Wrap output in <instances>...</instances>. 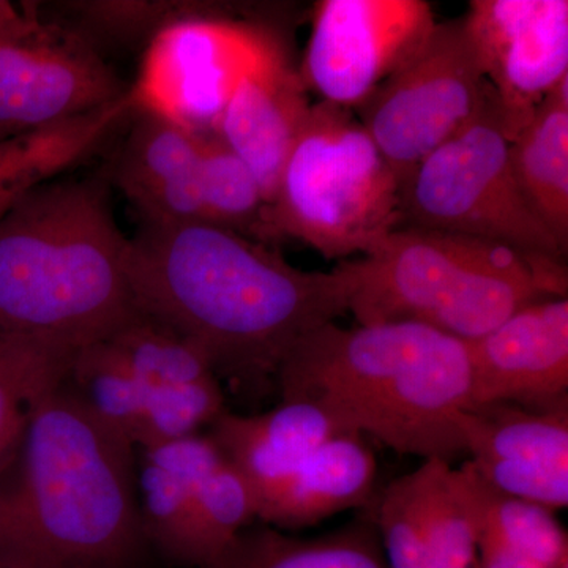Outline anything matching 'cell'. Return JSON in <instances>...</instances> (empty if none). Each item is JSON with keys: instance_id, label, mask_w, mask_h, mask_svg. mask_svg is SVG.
Masks as SVG:
<instances>
[{"instance_id": "6da1fadb", "label": "cell", "mask_w": 568, "mask_h": 568, "mask_svg": "<svg viewBox=\"0 0 568 568\" xmlns=\"http://www.w3.org/2000/svg\"><path fill=\"white\" fill-rule=\"evenodd\" d=\"M133 304L189 339L216 377L276 376L295 343L349 312L354 260L306 272L253 239L203 222H142L130 237Z\"/></svg>"}, {"instance_id": "7a4b0ae2", "label": "cell", "mask_w": 568, "mask_h": 568, "mask_svg": "<svg viewBox=\"0 0 568 568\" xmlns=\"http://www.w3.org/2000/svg\"><path fill=\"white\" fill-rule=\"evenodd\" d=\"M144 544L136 447L65 381L0 470V568H129Z\"/></svg>"}, {"instance_id": "3957f363", "label": "cell", "mask_w": 568, "mask_h": 568, "mask_svg": "<svg viewBox=\"0 0 568 568\" xmlns=\"http://www.w3.org/2000/svg\"><path fill=\"white\" fill-rule=\"evenodd\" d=\"M275 379L282 399H313L398 454H466L458 417L474 403L469 346L436 328L328 323L295 343Z\"/></svg>"}, {"instance_id": "277c9868", "label": "cell", "mask_w": 568, "mask_h": 568, "mask_svg": "<svg viewBox=\"0 0 568 568\" xmlns=\"http://www.w3.org/2000/svg\"><path fill=\"white\" fill-rule=\"evenodd\" d=\"M110 183L52 179L0 215V338L80 353L136 312Z\"/></svg>"}, {"instance_id": "5b68a950", "label": "cell", "mask_w": 568, "mask_h": 568, "mask_svg": "<svg viewBox=\"0 0 568 568\" xmlns=\"http://www.w3.org/2000/svg\"><path fill=\"white\" fill-rule=\"evenodd\" d=\"M354 265L358 324L416 323L466 343L523 306L567 297L564 261L444 231L396 227Z\"/></svg>"}, {"instance_id": "8992f818", "label": "cell", "mask_w": 568, "mask_h": 568, "mask_svg": "<svg viewBox=\"0 0 568 568\" xmlns=\"http://www.w3.org/2000/svg\"><path fill=\"white\" fill-rule=\"evenodd\" d=\"M399 226V183L354 111L312 104L265 211V242L293 239L342 263Z\"/></svg>"}, {"instance_id": "52a82bcc", "label": "cell", "mask_w": 568, "mask_h": 568, "mask_svg": "<svg viewBox=\"0 0 568 568\" xmlns=\"http://www.w3.org/2000/svg\"><path fill=\"white\" fill-rule=\"evenodd\" d=\"M402 226L484 239L566 261L519 189L495 99L429 153L399 189Z\"/></svg>"}, {"instance_id": "ba28073f", "label": "cell", "mask_w": 568, "mask_h": 568, "mask_svg": "<svg viewBox=\"0 0 568 568\" xmlns=\"http://www.w3.org/2000/svg\"><path fill=\"white\" fill-rule=\"evenodd\" d=\"M463 18L436 22L425 43L358 110L402 189L429 153L491 100Z\"/></svg>"}, {"instance_id": "9c48e42d", "label": "cell", "mask_w": 568, "mask_h": 568, "mask_svg": "<svg viewBox=\"0 0 568 568\" xmlns=\"http://www.w3.org/2000/svg\"><path fill=\"white\" fill-rule=\"evenodd\" d=\"M282 47L274 33L250 22L171 20L153 36L129 89L133 110L196 134L215 133L239 82Z\"/></svg>"}, {"instance_id": "30bf717a", "label": "cell", "mask_w": 568, "mask_h": 568, "mask_svg": "<svg viewBox=\"0 0 568 568\" xmlns=\"http://www.w3.org/2000/svg\"><path fill=\"white\" fill-rule=\"evenodd\" d=\"M424 0H321L298 71L321 102L361 110L436 26Z\"/></svg>"}, {"instance_id": "8fae6325", "label": "cell", "mask_w": 568, "mask_h": 568, "mask_svg": "<svg viewBox=\"0 0 568 568\" xmlns=\"http://www.w3.org/2000/svg\"><path fill=\"white\" fill-rule=\"evenodd\" d=\"M463 24L511 141L568 78V2L474 0Z\"/></svg>"}, {"instance_id": "7c38bea8", "label": "cell", "mask_w": 568, "mask_h": 568, "mask_svg": "<svg viewBox=\"0 0 568 568\" xmlns=\"http://www.w3.org/2000/svg\"><path fill=\"white\" fill-rule=\"evenodd\" d=\"M129 93L84 41L52 29L0 47V141L102 110Z\"/></svg>"}, {"instance_id": "4fadbf2b", "label": "cell", "mask_w": 568, "mask_h": 568, "mask_svg": "<svg viewBox=\"0 0 568 568\" xmlns=\"http://www.w3.org/2000/svg\"><path fill=\"white\" fill-rule=\"evenodd\" d=\"M458 428L470 466L489 487L549 510L568 506V399L474 406Z\"/></svg>"}, {"instance_id": "5bb4252c", "label": "cell", "mask_w": 568, "mask_h": 568, "mask_svg": "<svg viewBox=\"0 0 568 568\" xmlns=\"http://www.w3.org/2000/svg\"><path fill=\"white\" fill-rule=\"evenodd\" d=\"M467 346L473 366V407L489 403L548 407L567 399V297L523 306Z\"/></svg>"}, {"instance_id": "9a60e30c", "label": "cell", "mask_w": 568, "mask_h": 568, "mask_svg": "<svg viewBox=\"0 0 568 568\" xmlns=\"http://www.w3.org/2000/svg\"><path fill=\"white\" fill-rule=\"evenodd\" d=\"M310 108L301 74L283 47L239 82L224 108L215 133L253 171L267 207Z\"/></svg>"}, {"instance_id": "2e32d148", "label": "cell", "mask_w": 568, "mask_h": 568, "mask_svg": "<svg viewBox=\"0 0 568 568\" xmlns=\"http://www.w3.org/2000/svg\"><path fill=\"white\" fill-rule=\"evenodd\" d=\"M203 136L140 112L119 153L114 182L140 211L142 222H203L197 182Z\"/></svg>"}, {"instance_id": "e0dca14e", "label": "cell", "mask_w": 568, "mask_h": 568, "mask_svg": "<svg viewBox=\"0 0 568 568\" xmlns=\"http://www.w3.org/2000/svg\"><path fill=\"white\" fill-rule=\"evenodd\" d=\"M377 463L364 436L343 435L254 496L256 519L278 530L312 528L375 500Z\"/></svg>"}, {"instance_id": "ac0fdd59", "label": "cell", "mask_w": 568, "mask_h": 568, "mask_svg": "<svg viewBox=\"0 0 568 568\" xmlns=\"http://www.w3.org/2000/svg\"><path fill=\"white\" fill-rule=\"evenodd\" d=\"M355 435L327 407L306 398L282 399L267 413L224 409L211 425V439L245 478L253 496L293 473L328 440Z\"/></svg>"}, {"instance_id": "d6986e66", "label": "cell", "mask_w": 568, "mask_h": 568, "mask_svg": "<svg viewBox=\"0 0 568 568\" xmlns=\"http://www.w3.org/2000/svg\"><path fill=\"white\" fill-rule=\"evenodd\" d=\"M222 458L211 436L200 433L162 446L140 448L138 499L145 541L181 566L196 568L197 489L205 474Z\"/></svg>"}, {"instance_id": "ffe728a7", "label": "cell", "mask_w": 568, "mask_h": 568, "mask_svg": "<svg viewBox=\"0 0 568 568\" xmlns=\"http://www.w3.org/2000/svg\"><path fill=\"white\" fill-rule=\"evenodd\" d=\"M203 568H388L372 508L324 536H290L271 526H248Z\"/></svg>"}, {"instance_id": "44dd1931", "label": "cell", "mask_w": 568, "mask_h": 568, "mask_svg": "<svg viewBox=\"0 0 568 568\" xmlns=\"http://www.w3.org/2000/svg\"><path fill=\"white\" fill-rule=\"evenodd\" d=\"M519 189L560 248L568 246V78L510 141Z\"/></svg>"}, {"instance_id": "7402d4cb", "label": "cell", "mask_w": 568, "mask_h": 568, "mask_svg": "<svg viewBox=\"0 0 568 568\" xmlns=\"http://www.w3.org/2000/svg\"><path fill=\"white\" fill-rule=\"evenodd\" d=\"M132 106L126 93L102 110L0 142V215L92 153Z\"/></svg>"}, {"instance_id": "603a6c76", "label": "cell", "mask_w": 568, "mask_h": 568, "mask_svg": "<svg viewBox=\"0 0 568 568\" xmlns=\"http://www.w3.org/2000/svg\"><path fill=\"white\" fill-rule=\"evenodd\" d=\"M465 474L478 521V548L534 560L545 568L568 564L567 530L552 510L489 487L467 462Z\"/></svg>"}, {"instance_id": "cb8c5ba5", "label": "cell", "mask_w": 568, "mask_h": 568, "mask_svg": "<svg viewBox=\"0 0 568 568\" xmlns=\"http://www.w3.org/2000/svg\"><path fill=\"white\" fill-rule=\"evenodd\" d=\"M77 354L26 336L0 338V470L17 454L32 406L65 383Z\"/></svg>"}, {"instance_id": "d4e9b609", "label": "cell", "mask_w": 568, "mask_h": 568, "mask_svg": "<svg viewBox=\"0 0 568 568\" xmlns=\"http://www.w3.org/2000/svg\"><path fill=\"white\" fill-rule=\"evenodd\" d=\"M203 222L265 242V204L260 182L216 133L204 134L197 164Z\"/></svg>"}, {"instance_id": "484cf974", "label": "cell", "mask_w": 568, "mask_h": 568, "mask_svg": "<svg viewBox=\"0 0 568 568\" xmlns=\"http://www.w3.org/2000/svg\"><path fill=\"white\" fill-rule=\"evenodd\" d=\"M443 459H425L375 497L373 518L388 568H424L426 537Z\"/></svg>"}, {"instance_id": "4316f807", "label": "cell", "mask_w": 568, "mask_h": 568, "mask_svg": "<svg viewBox=\"0 0 568 568\" xmlns=\"http://www.w3.org/2000/svg\"><path fill=\"white\" fill-rule=\"evenodd\" d=\"M104 343L129 366L144 390L216 377L196 346L140 310Z\"/></svg>"}, {"instance_id": "83f0119b", "label": "cell", "mask_w": 568, "mask_h": 568, "mask_svg": "<svg viewBox=\"0 0 568 568\" xmlns=\"http://www.w3.org/2000/svg\"><path fill=\"white\" fill-rule=\"evenodd\" d=\"M67 384L93 416L134 446L144 388L108 343L81 349Z\"/></svg>"}, {"instance_id": "f1b7e54d", "label": "cell", "mask_w": 568, "mask_h": 568, "mask_svg": "<svg viewBox=\"0 0 568 568\" xmlns=\"http://www.w3.org/2000/svg\"><path fill=\"white\" fill-rule=\"evenodd\" d=\"M424 568H478V521L465 474L450 465L437 481Z\"/></svg>"}, {"instance_id": "f546056e", "label": "cell", "mask_w": 568, "mask_h": 568, "mask_svg": "<svg viewBox=\"0 0 568 568\" xmlns=\"http://www.w3.org/2000/svg\"><path fill=\"white\" fill-rule=\"evenodd\" d=\"M52 31L29 11L20 10L7 0H0V47L28 43Z\"/></svg>"}, {"instance_id": "4dcf8cb0", "label": "cell", "mask_w": 568, "mask_h": 568, "mask_svg": "<svg viewBox=\"0 0 568 568\" xmlns=\"http://www.w3.org/2000/svg\"><path fill=\"white\" fill-rule=\"evenodd\" d=\"M0 142H2V141H0Z\"/></svg>"}]
</instances>
